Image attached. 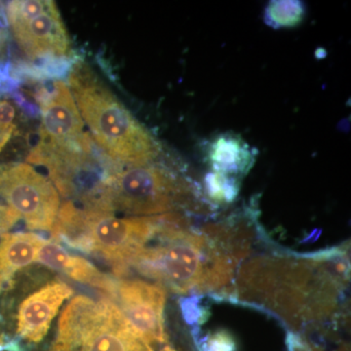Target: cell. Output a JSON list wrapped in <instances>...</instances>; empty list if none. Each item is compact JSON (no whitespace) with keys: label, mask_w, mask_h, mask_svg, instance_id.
Segmentation results:
<instances>
[{"label":"cell","mask_w":351,"mask_h":351,"mask_svg":"<svg viewBox=\"0 0 351 351\" xmlns=\"http://www.w3.org/2000/svg\"><path fill=\"white\" fill-rule=\"evenodd\" d=\"M306 8L301 1L274 0L265 8V21L274 29L294 27L304 20Z\"/></svg>","instance_id":"obj_15"},{"label":"cell","mask_w":351,"mask_h":351,"mask_svg":"<svg viewBox=\"0 0 351 351\" xmlns=\"http://www.w3.org/2000/svg\"><path fill=\"white\" fill-rule=\"evenodd\" d=\"M0 197L29 230H52L60 210L59 193L47 178L29 164L0 168Z\"/></svg>","instance_id":"obj_8"},{"label":"cell","mask_w":351,"mask_h":351,"mask_svg":"<svg viewBox=\"0 0 351 351\" xmlns=\"http://www.w3.org/2000/svg\"><path fill=\"white\" fill-rule=\"evenodd\" d=\"M6 16L16 43L29 59L64 58L71 52V38L54 1H11Z\"/></svg>","instance_id":"obj_7"},{"label":"cell","mask_w":351,"mask_h":351,"mask_svg":"<svg viewBox=\"0 0 351 351\" xmlns=\"http://www.w3.org/2000/svg\"><path fill=\"white\" fill-rule=\"evenodd\" d=\"M36 262L63 272L77 282L100 289L106 294H112L115 279L97 269L85 258L71 255L54 242H44L39 249Z\"/></svg>","instance_id":"obj_12"},{"label":"cell","mask_w":351,"mask_h":351,"mask_svg":"<svg viewBox=\"0 0 351 351\" xmlns=\"http://www.w3.org/2000/svg\"><path fill=\"white\" fill-rule=\"evenodd\" d=\"M45 240L36 233H5L0 239V293L18 270L36 262Z\"/></svg>","instance_id":"obj_14"},{"label":"cell","mask_w":351,"mask_h":351,"mask_svg":"<svg viewBox=\"0 0 351 351\" xmlns=\"http://www.w3.org/2000/svg\"><path fill=\"white\" fill-rule=\"evenodd\" d=\"M15 108L10 101L0 100V152L5 147L15 130Z\"/></svg>","instance_id":"obj_17"},{"label":"cell","mask_w":351,"mask_h":351,"mask_svg":"<svg viewBox=\"0 0 351 351\" xmlns=\"http://www.w3.org/2000/svg\"><path fill=\"white\" fill-rule=\"evenodd\" d=\"M41 142L50 149L92 152V141L68 84L58 80L40 96Z\"/></svg>","instance_id":"obj_9"},{"label":"cell","mask_w":351,"mask_h":351,"mask_svg":"<svg viewBox=\"0 0 351 351\" xmlns=\"http://www.w3.org/2000/svg\"><path fill=\"white\" fill-rule=\"evenodd\" d=\"M110 295L141 338L149 345L167 341L164 326L165 288L138 279H117Z\"/></svg>","instance_id":"obj_10"},{"label":"cell","mask_w":351,"mask_h":351,"mask_svg":"<svg viewBox=\"0 0 351 351\" xmlns=\"http://www.w3.org/2000/svg\"><path fill=\"white\" fill-rule=\"evenodd\" d=\"M163 216L154 234L156 243L141 248L129 261L128 269L181 294L230 285L237 263L206 233L186 228L181 217Z\"/></svg>","instance_id":"obj_2"},{"label":"cell","mask_w":351,"mask_h":351,"mask_svg":"<svg viewBox=\"0 0 351 351\" xmlns=\"http://www.w3.org/2000/svg\"><path fill=\"white\" fill-rule=\"evenodd\" d=\"M19 215L9 206L0 204V237L5 234L19 221Z\"/></svg>","instance_id":"obj_19"},{"label":"cell","mask_w":351,"mask_h":351,"mask_svg":"<svg viewBox=\"0 0 351 351\" xmlns=\"http://www.w3.org/2000/svg\"><path fill=\"white\" fill-rule=\"evenodd\" d=\"M348 279L346 252L334 248L306 258H255L242 267L237 293L299 329L331 315Z\"/></svg>","instance_id":"obj_1"},{"label":"cell","mask_w":351,"mask_h":351,"mask_svg":"<svg viewBox=\"0 0 351 351\" xmlns=\"http://www.w3.org/2000/svg\"><path fill=\"white\" fill-rule=\"evenodd\" d=\"M172 176L151 164L119 169L106 180L89 209L132 216H158L172 211L188 193Z\"/></svg>","instance_id":"obj_6"},{"label":"cell","mask_w":351,"mask_h":351,"mask_svg":"<svg viewBox=\"0 0 351 351\" xmlns=\"http://www.w3.org/2000/svg\"><path fill=\"white\" fill-rule=\"evenodd\" d=\"M73 295V290L68 284L54 280L25 298L18 308V337L27 343H40L60 307Z\"/></svg>","instance_id":"obj_11"},{"label":"cell","mask_w":351,"mask_h":351,"mask_svg":"<svg viewBox=\"0 0 351 351\" xmlns=\"http://www.w3.org/2000/svg\"><path fill=\"white\" fill-rule=\"evenodd\" d=\"M207 160L215 172L237 177L253 167L255 152L239 136L221 134L208 145Z\"/></svg>","instance_id":"obj_13"},{"label":"cell","mask_w":351,"mask_h":351,"mask_svg":"<svg viewBox=\"0 0 351 351\" xmlns=\"http://www.w3.org/2000/svg\"><path fill=\"white\" fill-rule=\"evenodd\" d=\"M69 85L83 122L117 166L149 165L158 156V144L151 133L89 66L76 64Z\"/></svg>","instance_id":"obj_3"},{"label":"cell","mask_w":351,"mask_h":351,"mask_svg":"<svg viewBox=\"0 0 351 351\" xmlns=\"http://www.w3.org/2000/svg\"><path fill=\"white\" fill-rule=\"evenodd\" d=\"M205 186L210 199L219 204L232 202L239 193V182L235 177L219 172L206 176Z\"/></svg>","instance_id":"obj_16"},{"label":"cell","mask_w":351,"mask_h":351,"mask_svg":"<svg viewBox=\"0 0 351 351\" xmlns=\"http://www.w3.org/2000/svg\"><path fill=\"white\" fill-rule=\"evenodd\" d=\"M201 351H235V343L232 337L226 332H217L208 338Z\"/></svg>","instance_id":"obj_18"},{"label":"cell","mask_w":351,"mask_h":351,"mask_svg":"<svg viewBox=\"0 0 351 351\" xmlns=\"http://www.w3.org/2000/svg\"><path fill=\"white\" fill-rule=\"evenodd\" d=\"M160 221L157 216L117 218L69 200L59 210L51 233L53 240L103 258L119 276L126 274L131 258L156 234Z\"/></svg>","instance_id":"obj_4"},{"label":"cell","mask_w":351,"mask_h":351,"mask_svg":"<svg viewBox=\"0 0 351 351\" xmlns=\"http://www.w3.org/2000/svg\"><path fill=\"white\" fill-rule=\"evenodd\" d=\"M50 351H154L114 302L76 295L64 307Z\"/></svg>","instance_id":"obj_5"},{"label":"cell","mask_w":351,"mask_h":351,"mask_svg":"<svg viewBox=\"0 0 351 351\" xmlns=\"http://www.w3.org/2000/svg\"><path fill=\"white\" fill-rule=\"evenodd\" d=\"M161 351H177V350H174V348H171L170 346H164V348H162V350H161Z\"/></svg>","instance_id":"obj_20"}]
</instances>
